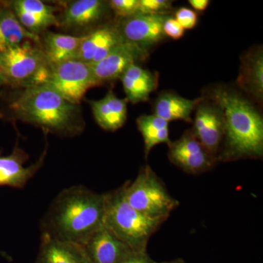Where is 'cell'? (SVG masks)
Instances as JSON below:
<instances>
[{
	"instance_id": "cell-21",
	"label": "cell",
	"mask_w": 263,
	"mask_h": 263,
	"mask_svg": "<svg viewBox=\"0 0 263 263\" xmlns=\"http://www.w3.org/2000/svg\"><path fill=\"white\" fill-rule=\"evenodd\" d=\"M108 4L100 0H78L69 5L64 14L66 27H83L100 22L107 13Z\"/></svg>"
},
{
	"instance_id": "cell-9",
	"label": "cell",
	"mask_w": 263,
	"mask_h": 263,
	"mask_svg": "<svg viewBox=\"0 0 263 263\" xmlns=\"http://www.w3.org/2000/svg\"><path fill=\"white\" fill-rule=\"evenodd\" d=\"M167 146L171 163L186 174H202L214 167L217 162L203 148L191 129L185 132L176 141H171Z\"/></svg>"
},
{
	"instance_id": "cell-18",
	"label": "cell",
	"mask_w": 263,
	"mask_h": 263,
	"mask_svg": "<svg viewBox=\"0 0 263 263\" xmlns=\"http://www.w3.org/2000/svg\"><path fill=\"white\" fill-rule=\"evenodd\" d=\"M39 263H92L84 246L41 237Z\"/></svg>"
},
{
	"instance_id": "cell-25",
	"label": "cell",
	"mask_w": 263,
	"mask_h": 263,
	"mask_svg": "<svg viewBox=\"0 0 263 263\" xmlns=\"http://www.w3.org/2000/svg\"><path fill=\"white\" fill-rule=\"evenodd\" d=\"M108 5L117 16L124 19L140 13L139 0H111Z\"/></svg>"
},
{
	"instance_id": "cell-32",
	"label": "cell",
	"mask_w": 263,
	"mask_h": 263,
	"mask_svg": "<svg viewBox=\"0 0 263 263\" xmlns=\"http://www.w3.org/2000/svg\"><path fill=\"white\" fill-rule=\"evenodd\" d=\"M156 263H157V262H156ZM163 263H183V262H181V261H179V260H176V261H173V262H163Z\"/></svg>"
},
{
	"instance_id": "cell-6",
	"label": "cell",
	"mask_w": 263,
	"mask_h": 263,
	"mask_svg": "<svg viewBox=\"0 0 263 263\" xmlns=\"http://www.w3.org/2000/svg\"><path fill=\"white\" fill-rule=\"evenodd\" d=\"M25 41L19 46L0 52V70L8 86L30 88L47 83L50 73L43 50Z\"/></svg>"
},
{
	"instance_id": "cell-7",
	"label": "cell",
	"mask_w": 263,
	"mask_h": 263,
	"mask_svg": "<svg viewBox=\"0 0 263 263\" xmlns=\"http://www.w3.org/2000/svg\"><path fill=\"white\" fill-rule=\"evenodd\" d=\"M50 67L46 86L72 105L80 103L88 90L100 85L91 66L80 60L75 59Z\"/></svg>"
},
{
	"instance_id": "cell-17",
	"label": "cell",
	"mask_w": 263,
	"mask_h": 263,
	"mask_svg": "<svg viewBox=\"0 0 263 263\" xmlns=\"http://www.w3.org/2000/svg\"><path fill=\"white\" fill-rule=\"evenodd\" d=\"M127 98H117L110 90L103 99L91 102L95 120L102 129L114 132L123 127L127 117Z\"/></svg>"
},
{
	"instance_id": "cell-20",
	"label": "cell",
	"mask_w": 263,
	"mask_h": 263,
	"mask_svg": "<svg viewBox=\"0 0 263 263\" xmlns=\"http://www.w3.org/2000/svg\"><path fill=\"white\" fill-rule=\"evenodd\" d=\"M39 42L37 34L27 30L8 5L0 8V52L19 46L25 41Z\"/></svg>"
},
{
	"instance_id": "cell-13",
	"label": "cell",
	"mask_w": 263,
	"mask_h": 263,
	"mask_svg": "<svg viewBox=\"0 0 263 263\" xmlns=\"http://www.w3.org/2000/svg\"><path fill=\"white\" fill-rule=\"evenodd\" d=\"M124 41L119 27L105 26L85 35L76 60L93 65L105 58Z\"/></svg>"
},
{
	"instance_id": "cell-19",
	"label": "cell",
	"mask_w": 263,
	"mask_h": 263,
	"mask_svg": "<svg viewBox=\"0 0 263 263\" xmlns=\"http://www.w3.org/2000/svg\"><path fill=\"white\" fill-rule=\"evenodd\" d=\"M200 98L189 100L174 92L160 93L154 102L155 115L167 122L171 121L192 122V114L196 108Z\"/></svg>"
},
{
	"instance_id": "cell-29",
	"label": "cell",
	"mask_w": 263,
	"mask_h": 263,
	"mask_svg": "<svg viewBox=\"0 0 263 263\" xmlns=\"http://www.w3.org/2000/svg\"><path fill=\"white\" fill-rule=\"evenodd\" d=\"M119 263H156L148 257L146 252L131 251Z\"/></svg>"
},
{
	"instance_id": "cell-14",
	"label": "cell",
	"mask_w": 263,
	"mask_h": 263,
	"mask_svg": "<svg viewBox=\"0 0 263 263\" xmlns=\"http://www.w3.org/2000/svg\"><path fill=\"white\" fill-rule=\"evenodd\" d=\"M237 85L255 103H262L263 52L260 46L251 48L240 59Z\"/></svg>"
},
{
	"instance_id": "cell-3",
	"label": "cell",
	"mask_w": 263,
	"mask_h": 263,
	"mask_svg": "<svg viewBox=\"0 0 263 263\" xmlns=\"http://www.w3.org/2000/svg\"><path fill=\"white\" fill-rule=\"evenodd\" d=\"M8 107L18 119L44 130L63 135L80 130L76 105L46 85L26 88Z\"/></svg>"
},
{
	"instance_id": "cell-31",
	"label": "cell",
	"mask_w": 263,
	"mask_h": 263,
	"mask_svg": "<svg viewBox=\"0 0 263 263\" xmlns=\"http://www.w3.org/2000/svg\"><path fill=\"white\" fill-rule=\"evenodd\" d=\"M3 85H5V86H8V81H7L6 79H5V77L4 75H3V72H2V71L0 70V86H3Z\"/></svg>"
},
{
	"instance_id": "cell-28",
	"label": "cell",
	"mask_w": 263,
	"mask_h": 263,
	"mask_svg": "<svg viewBox=\"0 0 263 263\" xmlns=\"http://www.w3.org/2000/svg\"><path fill=\"white\" fill-rule=\"evenodd\" d=\"M164 35L174 40H179L184 35V29L172 17H167L163 25Z\"/></svg>"
},
{
	"instance_id": "cell-2",
	"label": "cell",
	"mask_w": 263,
	"mask_h": 263,
	"mask_svg": "<svg viewBox=\"0 0 263 263\" xmlns=\"http://www.w3.org/2000/svg\"><path fill=\"white\" fill-rule=\"evenodd\" d=\"M203 98L218 104L224 114L226 133L219 162L262 159L263 119L253 103L222 86L209 90Z\"/></svg>"
},
{
	"instance_id": "cell-8",
	"label": "cell",
	"mask_w": 263,
	"mask_h": 263,
	"mask_svg": "<svg viewBox=\"0 0 263 263\" xmlns=\"http://www.w3.org/2000/svg\"><path fill=\"white\" fill-rule=\"evenodd\" d=\"M195 108L191 130L208 153L218 162L226 133L222 110L218 104L203 97L200 98Z\"/></svg>"
},
{
	"instance_id": "cell-11",
	"label": "cell",
	"mask_w": 263,
	"mask_h": 263,
	"mask_svg": "<svg viewBox=\"0 0 263 263\" xmlns=\"http://www.w3.org/2000/svg\"><path fill=\"white\" fill-rule=\"evenodd\" d=\"M168 16L138 13L124 19L119 29L126 41L149 51L165 37L163 25Z\"/></svg>"
},
{
	"instance_id": "cell-33",
	"label": "cell",
	"mask_w": 263,
	"mask_h": 263,
	"mask_svg": "<svg viewBox=\"0 0 263 263\" xmlns=\"http://www.w3.org/2000/svg\"><path fill=\"white\" fill-rule=\"evenodd\" d=\"M0 118H1V117H0Z\"/></svg>"
},
{
	"instance_id": "cell-1",
	"label": "cell",
	"mask_w": 263,
	"mask_h": 263,
	"mask_svg": "<svg viewBox=\"0 0 263 263\" xmlns=\"http://www.w3.org/2000/svg\"><path fill=\"white\" fill-rule=\"evenodd\" d=\"M105 193L80 185L62 190L43 217L42 235L84 246L103 226Z\"/></svg>"
},
{
	"instance_id": "cell-12",
	"label": "cell",
	"mask_w": 263,
	"mask_h": 263,
	"mask_svg": "<svg viewBox=\"0 0 263 263\" xmlns=\"http://www.w3.org/2000/svg\"><path fill=\"white\" fill-rule=\"evenodd\" d=\"M46 152L35 163L26 167L24 162L28 156L15 147L9 155L0 153V186L23 189L42 167Z\"/></svg>"
},
{
	"instance_id": "cell-30",
	"label": "cell",
	"mask_w": 263,
	"mask_h": 263,
	"mask_svg": "<svg viewBox=\"0 0 263 263\" xmlns=\"http://www.w3.org/2000/svg\"><path fill=\"white\" fill-rule=\"evenodd\" d=\"M188 2L194 10L199 12L205 11L210 4L209 0H190Z\"/></svg>"
},
{
	"instance_id": "cell-5",
	"label": "cell",
	"mask_w": 263,
	"mask_h": 263,
	"mask_svg": "<svg viewBox=\"0 0 263 263\" xmlns=\"http://www.w3.org/2000/svg\"><path fill=\"white\" fill-rule=\"evenodd\" d=\"M124 196L128 203L152 219L165 221L179 205L162 180L149 165L140 169L134 181L124 183Z\"/></svg>"
},
{
	"instance_id": "cell-24",
	"label": "cell",
	"mask_w": 263,
	"mask_h": 263,
	"mask_svg": "<svg viewBox=\"0 0 263 263\" xmlns=\"http://www.w3.org/2000/svg\"><path fill=\"white\" fill-rule=\"evenodd\" d=\"M11 5L35 15L37 18L44 21L49 27L59 24L53 8L39 0H17L13 2Z\"/></svg>"
},
{
	"instance_id": "cell-10",
	"label": "cell",
	"mask_w": 263,
	"mask_h": 263,
	"mask_svg": "<svg viewBox=\"0 0 263 263\" xmlns=\"http://www.w3.org/2000/svg\"><path fill=\"white\" fill-rule=\"evenodd\" d=\"M149 51L137 45L124 42L118 45L105 58L91 66L95 79L101 85L105 82L121 79L129 66L146 60Z\"/></svg>"
},
{
	"instance_id": "cell-23",
	"label": "cell",
	"mask_w": 263,
	"mask_h": 263,
	"mask_svg": "<svg viewBox=\"0 0 263 263\" xmlns=\"http://www.w3.org/2000/svg\"><path fill=\"white\" fill-rule=\"evenodd\" d=\"M137 127L144 141V154L148 158L151 151L157 145L171 141L169 136V122L155 114L142 115L137 119Z\"/></svg>"
},
{
	"instance_id": "cell-27",
	"label": "cell",
	"mask_w": 263,
	"mask_h": 263,
	"mask_svg": "<svg viewBox=\"0 0 263 263\" xmlns=\"http://www.w3.org/2000/svg\"><path fill=\"white\" fill-rule=\"evenodd\" d=\"M174 18L184 30L195 28L198 22V15L196 12L188 8H179L175 13Z\"/></svg>"
},
{
	"instance_id": "cell-16",
	"label": "cell",
	"mask_w": 263,
	"mask_h": 263,
	"mask_svg": "<svg viewBox=\"0 0 263 263\" xmlns=\"http://www.w3.org/2000/svg\"><path fill=\"white\" fill-rule=\"evenodd\" d=\"M120 79L126 98L133 104L147 101L158 87V74L142 68L137 64L129 66Z\"/></svg>"
},
{
	"instance_id": "cell-15",
	"label": "cell",
	"mask_w": 263,
	"mask_h": 263,
	"mask_svg": "<svg viewBox=\"0 0 263 263\" xmlns=\"http://www.w3.org/2000/svg\"><path fill=\"white\" fill-rule=\"evenodd\" d=\"M84 247L92 263H119L133 251L104 226L90 237Z\"/></svg>"
},
{
	"instance_id": "cell-4",
	"label": "cell",
	"mask_w": 263,
	"mask_h": 263,
	"mask_svg": "<svg viewBox=\"0 0 263 263\" xmlns=\"http://www.w3.org/2000/svg\"><path fill=\"white\" fill-rule=\"evenodd\" d=\"M164 222L132 207L124 196V184L105 193L103 226L133 251L146 252L151 237Z\"/></svg>"
},
{
	"instance_id": "cell-26",
	"label": "cell",
	"mask_w": 263,
	"mask_h": 263,
	"mask_svg": "<svg viewBox=\"0 0 263 263\" xmlns=\"http://www.w3.org/2000/svg\"><path fill=\"white\" fill-rule=\"evenodd\" d=\"M172 10V2L168 0H139L142 14L167 15Z\"/></svg>"
},
{
	"instance_id": "cell-22",
	"label": "cell",
	"mask_w": 263,
	"mask_h": 263,
	"mask_svg": "<svg viewBox=\"0 0 263 263\" xmlns=\"http://www.w3.org/2000/svg\"><path fill=\"white\" fill-rule=\"evenodd\" d=\"M84 37L48 33L45 37L43 52L48 65L53 66L62 62L75 60Z\"/></svg>"
}]
</instances>
